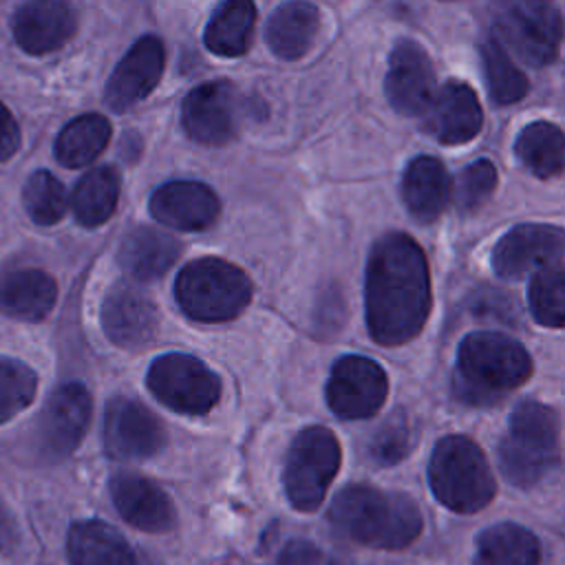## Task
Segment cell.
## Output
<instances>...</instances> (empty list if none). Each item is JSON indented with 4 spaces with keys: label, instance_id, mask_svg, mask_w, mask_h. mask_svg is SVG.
<instances>
[{
    "label": "cell",
    "instance_id": "cell-1",
    "mask_svg": "<svg viewBox=\"0 0 565 565\" xmlns=\"http://www.w3.org/2000/svg\"><path fill=\"white\" fill-rule=\"evenodd\" d=\"M364 307L377 344L397 347L424 329L430 313V276L422 247L408 234L391 232L373 245Z\"/></svg>",
    "mask_w": 565,
    "mask_h": 565
},
{
    "label": "cell",
    "instance_id": "cell-2",
    "mask_svg": "<svg viewBox=\"0 0 565 565\" xmlns=\"http://www.w3.org/2000/svg\"><path fill=\"white\" fill-rule=\"evenodd\" d=\"M329 519L342 534L373 550H402L424 527L422 512L411 497L362 483L335 494Z\"/></svg>",
    "mask_w": 565,
    "mask_h": 565
},
{
    "label": "cell",
    "instance_id": "cell-3",
    "mask_svg": "<svg viewBox=\"0 0 565 565\" xmlns=\"http://www.w3.org/2000/svg\"><path fill=\"white\" fill-rule=\"evenodd\" d=\"M532 375L527 351L510 335L494 331L470 333L461 340L455 369V395L486 406L521 386Z\"/></svg>",
    "mask_w": 565,
    "mask_h": 565
},
{
    "label": "cell",
    "instance_id": "cell-4",
    "mask_svg": "<svg viewBox=\"0 0 565 565\" xmlns=\"http://www.w3.org/2000/svg\"><path fill=\"white\" fill-rule=\"evenodd\" d=\"M428 481L435 499L461 514L486 508L497 492L483 450L463 435H448L437 441L428 463Z\"/></svg>",
    "mask_w": 565,
    "mask_h": 565
},
{
    "label": "cell",
    "instance_id": "cell-5",
    "mask_svg": "<svg viewBox=\"0 0 565 565\" xmlns=\"http://www.w3.org/2000/svg\"><path fill=\"white\" fill-rule=\"evenodd\" d=\"M558 463V415L541 402H521L499 446L503 477L527 488L541 481Z\"/></svg>",
    "mask_w": 565,
    "mask_h": 565
},
{
    "label": "cell",
    "instance_id": "cell-6",
    "mask_svg": "<svg viewBox=\"0 0 565 565\" xmlns=\"http://www.w3.org/2000/svg\"><path fill=\"white\" fill-rule=\"evenodd\" d=\"M174 296L192 320L225 322L249 305L252 282L243 269L227 260L199 258L179 271Z\"/></svg>",
    "mask_w": 565,
    "mask_h": 565
},
{
    "label": "cell",
    "instance_id": "cell-7",
    "mask_svg": "<svg viewBox=\"0 0 565 565\" xmlns=\"http://www.w3.org/2000/svg\"><path fill=\"white\" fill-rule=\"evenodd\" d=\"M340 468V444L329 428L309 426L296 435L285 461V492L300 512H313Z\"/></svg>",
    "mask_w": 565,
    "mask_h": 565
},
{
    "label": "cell",
    "instance_id": "cell-8",
    "mask_svg": "<svg viewBox=\"0 0 565 565\" xmlns=\"http://www.w3.org/2000/svg\"><path fill=\"white\" fill-rule=\"evenodd\" d=\"M148 388L168 408L205 415L221 397L218 375L188 353H166L150 364Z\"/></svg>",
    "mask_w": 565,
    "mask_h": 565
},
{
    "label": "cell",
    "instance_id": "cell-9",
    "mask_svg": "<svg viewBox=\"0 0 565 565\" xmlns=\"http://www.w3.org/2000/svg\"><path fill=\"white\" fill-rule=\"evenodd\" d=\"M494 24L503 44L525 64L545 66L556 60L563 22L554 4L512 2L499 9Z\"/></svg>",
    "mask_w": 565,
    "mask_h": 565
},
{
    "label": "cell",
    "instance_id": "cell-10",
    "mask_svg": "<svg viewBox=\"0 0 565 565\" xmlns=\"http://www.w3.org/2000/svg\"><path fill=\"white\" fill-rule=\"evenodd\" d=\"M388 395L384 369L362 355L340 358L327 382L329 408L342 419H364L380 411Z\"/></svg>",
    "mask_w": 565,
    "mask_h": 565
},
{
    "label": "cell",
    "instance_id": "cell-11",
    "mask_svg": "<svg viewBox=\"0 0 565 565\" xmlns=\"http://www.w3.org/2000/svg\"><path fill=\"white\" fill-rule=\"evenodd\" d=\"M166 444L159 417L130 397H115L104 415V446L115 459H148Z\"/></svg>",
    "mask_w": 565,
    "mask_h": 565
},
{
    "label": "cell",
    "instance_id": "cell-12",
    "mask_svg": "<svg viewBox=\"0 0 565 565\" xmlns=\"http://www.w3.org/2000/svg\"><path fill=\"white\" fill-rule=\"evenodd\" d=\"M238 95L230 82H205L183 99L185 132L205 146L227 143L238 128Z\"/></svg>",
    "mask_w": 565,
    "mask_h": 565
},
{
    "label": "cell",
    "instance_id": "cell-13",
    "mask_svg": "<svg viewBox=\"0 0 565 565\" xmlns=\"http://www.w3.org/2000/svg\"><path fill=\"white\" fill-rule=\"evenodd\" d=\"M563 232L552 225H519L492 249V267L501 278H521L561 265Z\"/></svg>",
    "mask_w": 565,
    "mask_h": 565
},
{
    "label": "cell",
    "instance_id": "cell-14",
    "mask_svg": "<svg viewBox=\"0 0 565 565\" xmlns=\"http://www.w3.org/2000/svg\"><path fill=\"white\" fill-rule=\"evenodd\" d=\"M435 95L428 53L413 40H399L388 57L386 99L399 115H422Z\"/></svg>",
    "mask_w": 565,
    "mask_h": 565
},
{
    "label": "cell",
    "instance_id": "cell-15",
    "mask_svg": "<svg viewBox=\"0 0 565 565\" xmlns=\"http://www.w3.org/2000/svg\"><path fill=\"white\" fill-rule=\"evenodd\" d=\"M163 62L166 53L161 40L154 35L139 38L108 77L104 93L106 104L121 113L148 97L161 79Z\"/></svg>",
    "mask_w": 565,
    "mask_h": 565
},
{
    "label": "cell",
    "instance_id": "cell-16",
    "mask_svg": "<svg viewBox=\"0 0 565 565\" xmlns=\"http://www.w3.org/2000/svg\"><path fill=\"white\" fill-rule=\"evenodd\" d=\"M90 422V395L77 384L60 386L46 402L40 419V441L44 455L62 459L82 441Z\"/></svg>",
    "mask_w": 565,
    "mask_h": 565
},
{
    "label": "cell",
    "instance_id": "cell-17",
    "mask_svg": "<svg viewBox=\"0 0 565 565\" xmlns=\"http://www.w3.org/2000/svg\"><path fill=\"white\" fill-rule=\"evenodd\" d=\"M102 324L115 344L124 349H139L154 338L159 313L141 289L121 282L115 285L104 298Z\"/></svg>",
    "mask_w": 565,
    "mask_h": 565
},
{
    "label": "cell",
    "instance_id": "cell-18",
    "mask_svg": "<svg viewBox=\"0 0 565 565\" xmlns=\"http://www.w3.org/2000/svg\"><path fill=\"white\" fill-rule=\"evenodd\" d=\"M424 128L441 143H466L481 130V106L475 90L459 79L446 82L424 110Z\"/></svg>",
    "mask_w": 565,
    "mask_h": 565
},
{
    "label": "cell",
    "instance_id": "cell-19",
    "mask_svg": "<svg viewBox=\"0 0 565 565\" xmlns=\"http://www.w3.org/2000/svg\"><path fill=\"white\" fill-rule=\"evenodd\" d=\"M110 497L117 512L135 527L159 534L174 525V505L168 494L150 479L119 472L110 479Z\"/></svg>",
    "mask_w": 565,
    "mask_h": 565
},
{
    "label": "cell",
    "instance_id": "cell-20",
    "mask_svg": "<svg viewBox=\"0 0 565 565\" xmlns=\"http://www.w3.org/2000/svg\"><path fill=\"white\" fill-rule=\"evenodd\" d=\"M152 216L174 230L199 232L218 216L216 194L199 181H168L150 199Z\"/></svg>",
    "mask_w": 565,
    "mask_h": 565
},
{
    "label": "cell",
    "instance_id": "cell-21",
    "mask_svg": "<svg viewBox=\"0 0 565 565\" xmlns=\"http://www.w3.org/2000/svg\"><path fill=\"white\" fill-rule=\"evenodd\" d=\"M75 11L64 2H26L13 18L15 42L33 55L60 49L75 33Z\"/></svg>",
    "mask_w": 565,
    "mask_h": 565
},
{
    "label": "cell",
    "instance_id": "cell-22",
    "mask_svg": "<svg viewBox=\"0 0 565 565\" xmlns=\"http://www.w3.org/2000/svg\"><path fill=\"white\" fill-rule=\"evenodd\" d=\"M450 196V181L444 163L435 157H415L402 179V199L419 223L435 221Z\"/></svg>",
    "mask_w": 565,
    "mask_h": 565
},
{
    "label": "cell",
    "instance_id": "cell-23",
    "mask_svg": "<svg viewBox=\"0 0 565 565\" xmlns=\"http://www.w3.org/2000/svg\"><path fill=\"white\" fill-rule=\"evenodd\" d=\"M318 26V7L311 2H285L269 15L265 38L278 57L298 60L311 49Z\"/></svg>",
    "mask_w": 565,
    "mask_h": 565
},
{
    "label": "cell",
    "instance_id": "cell-24",
    "mask_svg": "<svg viewBox=\"0 0 565 565\" xmlns=\"http://www.w3.org/2000/svg\"><path fill=\"white\" fill-rule=\"evenodd\" d=\"M179 252L181 245L170 234L152 227H137L124 238L119 247V263L128 276L148 282L163 276L177 260Z\"/></svg>",
    "mask_w": 565,
    "mask_h": 565
},
{
    "label": "cell",
    "instance_id": "cell-25",
    "mask_svg": "<svg viewBox=\"0 0 565 565\" xmlns=\"http://www.w3.org/2000/svg\"><path fill=\"white\" fill-rule=\"evenodd\" d=\"M55 280L40 269H18L0 280V309L20 320H42L55 305Z\"/></svg>",
    "mask_w": 565,
    "mask_h": 565
},
{
    "label": "cell",
    "instance_id": "cell-26",
    "mask_svg": "<svg viewBox=\"0 0 565 565\" xmlns=\"http://www.w3.org/2000/svg\"><path fill=\"white\" fill-rule=\"evenodd\" d=\"M71 565H139L124 536L102 521H79L68 532Z\"/></svg>",
    "mask_w": 565,
    "mask_h": 565
},
{
    "label": "cell",
    "instance_id": "cell-27",
    "mask_svg": "<svg viewBox=\"0 0 565 565\" xmlns=\"http://www.w3.org/2000/svg\"><path fill=\"white\" fill-rule=\"evenodd\" d=\"M539 539L523 525L497 523L477 536L472 565H539Z\"/></svg>",
    "mask_w": 565,
    "mask_h": 565
},
{
    "label": "cell",
    "instance_id": "cell-28",
    "mask_svg": "<svg viewBox=\"0 0 565 565\" xmlns=\"http://www.w3.org/2000/svg\"><path fill=\"white\" fill-rule=\"evenodd\" d=\"M256 9L252 2L232 0L223 2L205 29V46L223 57H236L249 46L254 31Z\"/></svg>",
    "mask_w": 565,
    "mask_h": 565
},
{
    "label": "cell",
    "instance_id": "cell-29",
    "mask_svg": "<svg viewBox=\"0 0 565 565\" xmlns=\"http://www.w3.org/2000/svg\"><path fill=\"white\" fill-rule=\"evenodd\" d=\"M119 199V177L110 166H99L88 170L73 190V212L75 218L86 225L95 227L110 218Z\"/></svg>",
    "mask_w": 565,
    "mask_h": 565
},
{
    "label": "cell",
    "instance_id": "cell-30",
    "mask_svg": "<svg viewBox=\"0 0 565 565\" xmlns=\"http://www.w3.org/2000/svg\"><path fill=\"white\" fill-rule=\"evenodd\" d=\"M110 124L97 113H88L71 119L55 141V157L66 168H79L90 163L108 143Z\"/></svg>",
    "mask_w": 565,
    "mask_h": 565
},
{
    "label": "cell",
    "instance_id": "cell-31",
    "mask_svg": "<svg viewBox=\"0 0 565 565\" xmlns=\"http://www.w3.org/2000/svg\"><path fill=\"white\" fill-rule=\"evenodd\" d=\"M514 152L532 174L554 177L563 170V132L550 121H534L519 132Z\"/></svg>",
    "mask_w": 565,
    "mask_h": 565
},
{
    "label": "cell",
    "instance_id": "cell-32",
    "mask_svg": "<svg viewBox=\"0 0 565 565\" xmlns=\"http://www.w3.org/2000/svg\"><path fill=\"white\" fill-rule=\"evenodd\" d=\"M481 60L486 71V82L490 88V97L497 104L519 102L527 93L525 75L512 64L503 46L494 40L481 44Z\"/></svg>",
    "mask_w": 565,
    "mask_h": 565
},
{
    "label": "cell",
    "instance_id": "cell-33",
    "mask_svg": "<svg viewBox=\"0 0 565 565\" xmlns=\"http://www.w3.org/2000/svg\"><path fill=\"white\" fill-rule=\"evenodd\" d=\"M22 201L38 225H53L66 212V190L46 170H38L29 177L22 190Z\"/></svg>",
    "mask_w": 565,
    "mask_h": 565
},
{
    "label": "cell",
    "instance_id": "cell-34",
    "mask_svg": "<svg viewBox=\"0 0 565 565\" xmlns=\"http://www.w3.org/2000/svg\"><path fill=\"white\" fill-rule=\"evenodd\" d=\"M530 311L536 322L545 327H563V300H565V276L563 267L554 265L534 274L530 289Z\"/></svg>",
    "mask_w": 565,
    "mask_h": 565
},
{
    "label": "cell",
    "instance_id": "cell-35",
    "mask_svg": "<svg viewBox=\"0 0 565 565\" xmlns=\"http://www.w3.org/2000/svg\"><path fill=\"white\" fill-rule=\"evenodd\" d=\"M35 384V373L26 364L0 355V424L31 404Z\"/></svg>",
    "mask_w": 565,
    "mask_h": 565
},
{
    "label": "cell",
    "instance_id": "cell-36",
    "mask_svg": "<svg viewBox=\"0 0 565 565\" xmlns=\"http://www.w3.org/2000/svg\"><path fill=\"white\" fill-rule=\"evenodd\" d=\"M413 448V424L408 415L397 408L371 437L369 455L380 466H393L402 461Z\"/></svg>",
    "mask_w": 565,
    "mask_h": 565
},
{
    "label": "cell",
    "instance_id": "cell-37",
    "mask_svg": "<svg viewBox=\"0 0 565 565\" xmlns=\"http://www.w3.org/2000/svg\"><path fill=\"white\" fill-rule=\"evenodd\" d=\"M497 188V168L488 159H479L470 166H466L455 181V205L461 212H470L481 207L492 190Z\"/></svg>",
    "mask_w": 565,
    "mask_h": 565
},
{
    "label": "cell",
    "instance_id": "cell-38",
    "mask_svg": "<svg viewBox=\"0 0 565 565\" xmlns=\"http://www.w3.org/2000/svg\"><path fill=\"white\" fill-rule=\"evenodd\" d=\"M276 565H331V561L311 541L294 539L282 547Z\"/></svg>",
    "mask_w": 565,
    "mask_h": 565
},
{
    "label": "cell",
    "instance_id": "cell-39",
    "mask_svg": "<svg viewBox=\"0 0 565 565\" xmlns=\"http://www.w3.org/2000/svg\"><path fill=\"white\" fill-rule=\"evenodd\" d=\"M472 309L475 313L479 311L481 316H494L492 320H501V322H512L516 318V305L512 302V298L497 289H488L479 294L472 300Z\"/></svg>",
    "mask_w": 565,
    "mask_h": 565
},
{
    "label": "cell",
    "instance_id": "cell-40",
    "mask_svg": "<svg viewBox=\"0 0 565 565\" xmlns=\"http://www.w3.org/2000/svg\"><path fill=\"white\" fill-rule=\"evenodd\" d=\"M20 146V130L11 113L0 102V161L13 157Z\"/></svg>",
    "mask_w": 565,
    "mask_h": 565
},
{
    "label": "cell",
    "instance_id": "cell-41",
    "mask_svg": "<svg viewBox=\"0 0 565 565\" xmlns=\"http://www.w3.org/2000/svg\"><path fill=\"white\" fill-rule=\"evenodd\" d=\"M13 543H15V525L9 512L0 505V552H9Z\"/></svg>",
    "mask_w": 565,
    "mask_h": 565
}]
</instances>
